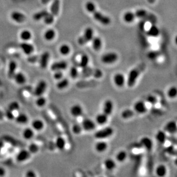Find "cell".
I'll return each instance as SVG.
<instances>
[{
  "mask_svg": "<svg viewBox=\"0 0 177 177\" xmlns=\"http://www.w3.org/2000/svg\"><path fill=\"white\" fill-rule=\"evenodd\" d=\"M70 85V80L67 78H63L62 79L58 80L56 87L59 90H63L64 89H67Z\"/></svg>",
  "mask_w": 177,
  "mask_h": 177,
  "instance_id": "f546056e",
  "label": "cell"
},
{
  "mask_svg": "<svg viewBox=\"0 0 177 177\" xmlns=\"http://www.w3.org/2000/svg\"><path fill=\"white\" fill-rule=\"evenodd\" d=\"M55 36H56V32L52 29H48L45 32L44 35L45 39L46 41H49L53 40Z\"/></svg>",
  "mask_w": 177,
  "mask_h": 177,
  "instance_id": "f35d334b",
  "label": "cell"
},
{
  "mask_svg": "<svg viewBox=\"0 0 177 177\" xmlns=\"http://www.w3.org/2000/svg\"><path fill=\"white\" fill-rule=\"evenodd\" d=\"M50 59V53L49 52L45 51L43 53L40 58L39 64L41 69L45 70L47 68L48 62Z\"/></svg>",
  "mask_w": 177,
  "mask_h": 177,
  "instance_id": "e0dca14e",
  "label": "cell"
},
{
  "mask_svg": "<svg viewBox=\"0 0 177 177\" xmlns=\"http://www.w3.org/2000/svg\"><path fill=\"white\" fill-rule=\"evenodd\" d=\"M104 168L108 171H112L116 167V161L112 158H107L103 162Z\"/></svg>",
  "mask_w": 177,
  "mask_h": 177,
  "instance_id": "cb8c5ba5",
  "label": "cell"
},
{
  "mask_svg": "<svg viewBox=\"0 0 177 177\" xmlns=\"http://www.w3.org/2000/svg\"><path fill=\"white\" fill-rule=\"evenodd\" d=\"M68 67V63L65 61H59L53 62L51 65V71H63L65 70Z\"/></svg>",
  "mask_w": 177,
  "mask_h": 177,
  "instance_id": "5bb4252c",
  "label": "cell"
},
{
  "mask_svg": "<svg viewBox=\"0 0 177 177\" xmlns=\"http://www.w3.org/2000/svg\"><path fill=\"white\" fill-rule=\"evenodd\" d=\"M13 79L15 80L16 83L18 85L24 84L27 82V78L25 75L21 72H16L14 75Z\"/></svg>",
  "mask_w": 177,
  "mask_h": 177,
  "instance_id": "44dd1931",
  "label": "cell"
},
{
  "mask_svg": "<svg viewBox=\"0 0 177 177\" xmlns=\"http://www.w3.org/2000/svg\"><path fill=\"white\" fill-rule=\"evenodd\" d=\"M94 37V30L91 28H87L85 29L83 36H80L78 40V44L84 45L90 42Z\"/></svg>",
  "mask_w": 177,
  "mask_h": 177,
  "instance_id": "277c9868",
  "label": "cell"
},
{
  "mask_svg": "<svg viewBox=\"0 0 177 177\" xmlns=\"http://www.w3.org/2000/svg\"><path fill=\"white\" fill-rule=\"evenodd\" d=\"M11 18L17 23H22L26 20L25 16L19 12H13L10 15Z\"/></svg>",
  "mask_w": 177,
  "mask_h": 177,
  "instance_id": "ffe728a7",
  "label": "cell"
},
{
  "mask_svg": "<svg viewBox=\"0 0 177 177\" xmlns=\"http://www.w3.org/2000/svg\"><path fill=\"white\" fill-rule=\"evenodd\" d=\"M114 133V130L111 126L103 127L94 133V138L97 140H106Z\"/></svg>",
  "mask_w": 177,
  "mask_h": 177,
  "instance_id": "3957f363",
  "label": "cell"
},
{
  "mask_svg": "<svg viewBox=\"0 0 177 177\" xmlns=\"http://www.w3.org/2000/svg\"><path fill=\"white\" fill-rule=\"evenodd\" d=\"M25 177H36V174L35 171L33 170H29L25 173Z\"/></svg>",
  "mask_w": 177,
  "mask_h": 177,
  "instance_id": "9f6ffc18",
  "label": "cell"
},
{
  "mask_svg": "<svg viewBox=\"0 0 177 177\" xmlns=\"http://www.w3.org/2000/svg\"><path fill=\"white\" fill-rule=\"evenodd\" d=\"M112 80L114 85L118 89L124 87L126 84V78L124 74L121 72L116 73L113 76Z\"/></svg>",
  "mask_w": 177,
  "mask_h": 177,
  "instance_id": "ba28073f",
  "label": "cell"
},
{
  "mask_svg": "<svg viewBox=\"0 0 177 177\" xmlns=\"http://www.w3.org/2000/svg\"><path fill=\"white\" fill-rule=\"evenodd\" d=\"M22 136L26 140L31 139L34 136V130L33 128L28 127L24 130L22 131Z\"/></svg>",
  "mask_w": 177,
  "mask_h": 177,
  "instance_id": "e575fe53",
  "label": "cell"
},
{
  "mask_svg": "<svg viewBox=\"0 0 177 177\" xmlns=\"http://www.w3.org/2000/svg\"><path fill=\"white\" fill-rule=\"evenodd\" d=\"M133 109L135 114L139 115L145 114L148 111L146 103L142 100L135 102L133 105Z\"/></svg>",
  "mask_w": 177,
  "mask_h": 177,
  "instance_id": "8992f818",
  "label": "cell"
},
{
  "mask_svg": "<svg viewBox=\"0 0 177 177\" xmlns=\"http://www.w3.org/2000/svg\"><path fill=\"white\" fill-rule=\"evenodd\" d=\"M35 104L38 107L42 108V107H44L45 104H46V99L43 95L37 96V99L36 100Z\"/></svg>",
  "mask_w": 177,
  "mask_h": 177,
  "instance_id": "ee69618b",
  "label": "cell"
},
{
  "mask_svg": "<svg viewBox=\"0 0 177 177\" xmlns=\"http://www.w3.org/2000/svg\"><path fill=\"white\" fill-rule=\"evenodd\" d=\"M118 60V54L113 52H107L102 55L101 62L106 65H111L116 62Z\"/></svg>",
  "mask_w": 177,
  "mask_h": 177,
  "instance_id": "5b68a950",
  "label": "cell"
},
{
  "mask_svg": "<svg viewBox=\"0 0 177 177\" xmlns=\"http://www.w3.org/2000/svg\"><path fill=\"white\" fill-rule=\"evenodd\" d=\"M139 144L142 148L148 152H151L153 149L154 143L152 140L149 136H143L139 141Z\"/></svg>",
  "mask_w": 177,
  "mask_h": 177,
  "instance_id": "8fae6325",
  "label": "cell"
},
{
  "mask_svg": "<svg viewBox=\"0 0 177 177\" xmlns=\"http://www.w3.org/2000/svg\"><path fill=\"white\" fill-rule=\"evenodd\" d=\"M48 13H49L48 12V11H46L45 10H42V11L38 12L35 14H34L33 16V18L36 21H38L44 18Z\"/></svg>",
  "mask_w": 177,
  "mask_h": 177,
  "instance_id": "bcb514c9",
  "label": "cell"
},
{
  "mask_svg": "<svg viewBox=\"0 0 177 177\" xmlns=\"http://www.w3.org/2000/svg\"><path fill=\"white\" fill-rule=\"evenodd\" d=\"M128 154L125 150L119 151L115 155V160L119 163H123L127 158Z\"/></svg>",
  "mask_w": 177,
  "mask_h": 177,
  "instance_id": "4dcf8cb0",
  "label": "cell"
},
{
  "mask_svg": "<svg viewBox=\"0 0 177 177\" xmlns=\"http://www.w3.org/2000/svg\"><path fill=\"white\" fill-rule=\"evenodd\" d=\"M53 72V78L54 80L58 81L64 78V73L62 71H54Z\"/></svg>",
  "mask_w": 177,
  "mask_h": 177,
  "instance_id": "db71d44e",
  "label": "cell"
},
{
  "mask_svg": "<svg viewBox=\"0 0 177 177\" xmlns=\"http://www.w3.org/2000/svg\"><path fill=\"white\" fill-rule=\"evenodd\" d=\"M166 133L170 135H174L177 133V125L176 122L171 120L168 122L163 127V129Z\"/></svg>",
  "mask_w": 177,
  "mask_h": 177,
  "instance_id": "4fadbf2b",
  "label": "cell"
},
{
  "mask_svg": "<svg viewBox=\"0 0 177 177\" xmlns=\"http://www.w3.org/2000/svg\"><path fill=\"white\" fill-rule=\"evenodd\" d=\"M6 170L5 169L2 168V167H0V177H4L6 175Z\"/></svg>",
  "mask_w": 177,
  "mask_h": 177,
  "instance_id": "680465c9",
  "label": "cell"
},
{
  "mask_svg": "<svg viewBox=\"0 0 177 177\" xmlns=\"http://www.w3.org/2000/svg\"><path fill=\"white\" fill-rule=\"evenodd\" d=\"M4 116L8 119H9V120H14L15 118V115H14V113H13V111L10 110L9 109H7L6 110V111L4 112Z\"/></svg>",
  "mask_w": 177,
  "mask_h": 177,
  "instance_id": "11a10c76",
  "label": "cell"
},
{
  "mask_svg": "<svg viewBox=\"0 0 177 177\" xmlns=\"http://www.w3.org/2000/svg\"><path fill=\"white\" fill-rule=\"evenodd\" d=\"M108 147V143L105 140H97L94 146L95 150L98 153L104 152L107 150Z\"/></svg>",
  "mask_w": 177,
  "mask_h": 177,
  "instance_id": "9a60e30c",
  "label": "cell"
},
{
  "mask_svg": "<svg viewBox=\"0 0 177 177\" xmlns=\"http://www.w3.org/2000/svg\"><path fill=\"white\" fill-rule=\"evenodd\" d=\"M54 16H53L51 13H48L43 19L44 22L47 25H50L52 24L54 21Z\"/></svg>",
  "mask_w": 177,
  "mask_h": 177,
  "instance_id": "f5cc1de1",
  "label": "cell"
},
{
  "mask_svg": "<svg viewBox=\"0 0 177 177\" xmlns=\"http://www.w3.org/2000/svg\"><path fill=\"white\" fill-rule=\"evenodd\" d=\"M92 46L95 51H99L102 47V41L100 37H95L92 39Z\"/></svg>",
  "mask_w": 177,
  "mask_h": 177,
  "instance_id": "d6a6232c",
  "label": "cell"
},
{
  "mask_svg": "<svg viewBox=\"0 0 177 177\" xmlns=\"http://www.w3.org/2000/svg\"><path fill=\"white\" fill-rule=\"evenodd\" d=\"M144 68V65H140L133 68L129 72L126 78V84L129 88H133L135 86Z\"/></svg>",
  "mask_w": 177,
  "mask_h": 177,
  "instance_id": "7a4b0ae2",
  "label": "cell"
},
{
  "mask_svg": "<svg viewBox=\"0 0 177 177\" xmlns=\"http://www.w3.org/2000/svg\"><path fill=\"white\" fill-rule=\"evenodd\" d=\"M20 48L23 52L27 55H30L34 52L35 48L33 45L26 42L22 43L20 44Z\"/></svg>",
  "mask_w": 177,
  "mask_h": 177,
  "instance_id": "7402d4cb",
  "label": "cell"
},
{
  "mask_svg": "<svg viewBox=\"0 0 177 177\" xmlns=\"http://www.w3.org/2000/svg\"><path fill=\"white\" fill-rule=\"evenodd\" d=\"M108 118L109 116L102 112L96 115L94 121L95 122L96 125H104L108 122Z\"/></svg>",
  "mask_w": 177,
  "mask_h": 177,
  "instance_id": "ac0fdd59",
  "label": "cell"
},
{
  "mask_svg": "<svg viewBox=\"0 0 177 177\" xmlns=\"http://www.w3.org/2000/svg\"><path fill=\"white\" fill-rule=\"evenodd\" d=\"M159 99L154 95H149L146 97V103H149L151 106H154L158 103Z\"/></svg>",
  "mask_w": 177,
  "mask_h": 177,
  "instance_id": "d590c367",
  "label": "cell"
},
{
  "mask_svg": "<svg viewBox=\"0 0 177 177\" xmlns=\"http://www.w3.org/2000/svg\"><path fill=\"white\" fill-rule=\"evenodd\" d=\"M60 0H53L51 6V13L54 16H57L60 10Z\"/></svg>",
  "mask_w": 177,
  "mask_h": 177,
  "instance_id": "83f0119b",
  "label": "cell"
},
{
  "mask_svg": "<svg viewBox=\"0 0 177 177\" xmlns=\"http://www.w3.org/2000/svg\"><path fill=\"white\" fill-rule=\"evenodd\" d=\"M155 172L158 177H165L168 173V168L165 165L160 164L157 166L155 170Z\"/></svg>",
  "mask_w": 177,
  "mask_h": 177,
  "instance_id": "484cf974",
  "label": "cell"
},
{
  "mask_svg": "<svg viewBox=\"0 0 177 177\" xmlns=\"http://www.w3.org/2000/svg\"><path fill=\"white\" fill-rule=\"evenodd\" d=\"M20 37L24 41H28L32 38V33L28 30H24L20 33Z\"/></svg>",
  "mask_w": 177,
  "mask_h": 177,
  "instance_id": "c3c4849f",
  "label": "cell"
},
{
  "mask_svg": "<svg viewBox=\"0 0 177 177\" xmlns=\"http://www.w3.org/2000/svg\"><path fill=\"white\" fill-rule=\"evenodd\" d=\"M103 76V72L102 71H100V70H96V71L94 72V77L97 78V79H100Z\"/></svg>",
  "mask_w": 177,
  "mask_h": 177,
  "instance_id": "6f0895ef",
  "label": "cell"
},
{
  "mask_svg": "<svg viewBox=\"0 0 177 177\" xmlns=\"http://www.w3.org/2000/svg\"><path fill=\"white\" fill-rule=\"evenodd\" d=\"M17 64L15 61H11L9 62L8 70V76L9 79H13L14 75L17 72Z\"/></svg>",
  "mask_w": 177,
  "mask_h": 177,
  "instance_id": "d4e9b609",
  "label": "cell"
},
{
  "mask_svg": "<svg viewBox=\"0 0 177 177\" xmlns=\"http://www.w3.org/2000/svg\"><path fill=\"white\" fill-rule=\"evenodd\" d=\"M55 146L59 150L62 151L66 147V141L62 136H57L55 141Z\"/></svg>",
  "mask_w": 177,
  "mask_h": 177,
  "instance_id": "4316f807",
  "label": "cell"
},
{
  "mask_svg": "<svg viewBox=\"0 0 177 177\" xmlns=\"http://www.w3.org/2000/svg\"><path fill=\"white\" fill-rule=\"evenodd\" d=\"M147 35L153 37H156L160 35V30L158 28L155 26V25H152L149 29V30L147 32Z\"/></svg>",
  "mask_w": 177,
  "mask_h": 177,
  "instance_id": "74e56055",
  "label": "cell"
},
{
  "mask_svg": "<svg viewBox=\"0 0 177 177\" xmlns=\"http://www.w3.org/2000/svg\"><path fill=\"white\" fill-rule=\"evenodd\" d=\"M80 124L82 127L83 130L86 132H91L95 130L97 125L94 120L89 118H84L81 121Z\"/></svg>",
  "mask_w": 177,
  "mask_h": 177,
  "instance_id": "52a82bcc",
  "label": "cell"
},
{
  "mask_svg": "<svg viewBox=\"0 0 177 177\" xmlns=\"http://www.w3.org/2000/svg\"><path fill=\"white\" fill-rule=\"evenodd\" d=\"M135 17H135V13H133V12H126L123 16L124 21L127 23L133 22Z\"/></svg>",
  "mask_w": 177,
  "mask_h": 177,
  "instance_id": "ab89813d",
  "label": "cell"
},
{
  "mask_svg": "<svg viewBox=\"0 0 177 177\" xmlns=\"http://www.w3.org/2000/svg\"><path fill=\"white\" fill-rule=\"evenodd\" d=\"M135 114V112L131 108H125L123 110L121 113H120V116L121 118L123 120H129L133 118Z\"/></svg>",
  "mask_w": 177,
  "mask_h": 177,
  "instance_id": "603a6c76",
  "label": "cell"
},
{
  "mask_svg": "<svg viewBox=\"0 0 177 177\" xmlns=\"http://www.w3.org/2000/svg\"><path fill=\"white\" fill-rule=\"evenodd\" d=\"M5 116H4V113L2 112L1 110H0V120H2L4 119Z\"/></svg>",
  "mask_w": 177,
  "mask_h": 177,
  "instance_id": "91938a15",
  "label": "cell"
},
{
  "mask_svg": "<svg viewBox=\"0 0 177 177\" xmlns=\"http://www.w3.org/2000/svg\"><path fill=\"white\" fill-rule=\"evenodd\" d=\"M31 154L28 150H21L18 152L16 160L18 162H24L28 160L30 157Z\"/></svg>",
  "mask_w": 177,
  "mask_h": 177,
  "instance_id": "2e32d148",
  "label": "cell"
},
{
  "mask_svg": "<svg viewBox=\"0 0 177 177\" xmlns=\"http://www.w3.org/2000/svg\"><path fill=\"white\" fill-rule=\"evenodd\" d=\"M44 122L39 119H36L35 120H33L32 122V127L35 131H41L44 129Z\"/></svg>",
  "mask_w": 177,
  "mask_h": 177,
  "instance_id": "f1b7e54d",
  "label": "cell"
},
{
  "mask_svg": "<svg viewBox=\"0 0 177 177\" xmlns=\"http://www.w3.org/2000/svg\"><path fill=\"white\" fill-rule=\"evenodd\" d=\"M83 128L81 124L78 123H75L73 124L72 127V132L75 135H79L83 131Z\"/></svg>",
  "mask_w": 177,
  "mask_h": 177,
  "instance_id": "7dc6e473",
  "label": "cell"
},
{
  "mask_svg": "<svg viewBox=\"0 0 177 177\" xmlns=\"http://www.w3.org/2000/svg\"><path fill=\"white\" fill-rule=\"evenodd\" d=\"M165 151L168 154V155H170L172 156L176 155V154H177L176 149L174 146L173 144H171L170 146H167L165 149Z\"/></svg>",
  "mask_w": 177,
  "mask_h": 177,
  "instance_id": "816d5d0a",
  "label": "cell"
},
{
  "mask_svg": "<svg viewBox=\"0 0 177 177\" xmlns=\"http://www.w3.org/2000/svg\"><path fill=\"white\" fill-rule=\"evenodd\" d=\"M86 8L89 12L92 14L95 20L100 24L104 25H108L111 23V19L110 17L103 15L100 12L97 11L96 9L95 5L92 2H87L86 4Z\"/></svg>",
  "mask_w": 177,
  "mask_h": 177,
  "instance_id": "6da1fadb",
  "label": "cell"
},
{
  "mask_svg": "<svg viewBox=\"0 0 177 177\" xmlns=\"http://www.w3.org/2000/svg\"><path fill=\"white\" fill-rule=\"evenodd\" d=\"M70 76L72 79H76L78 78L79 75V72L76 67L73 66L70 68L69 71Z\"/></svg>",
  "mask_w": 177,
  "mask_h": 177,
  "instance_id": "7bdbcfd3",
  "label": "cell"
},
{
  "mask_svg": "<svg viewBox=\"0 0 177 177\" xmlns=\"http://www.w3.org/2000/svg\"><path fill=\"white\" fill-rule=\"evenodd\" d=\"M160 55V53L159 51H150L147 53V56L149 60H152V61H154L159 58Z\"/></svg>",
  "mask_w": 177,
  "mask_h": 177,
  "instance_id": "b9f144b4",
  "label": "cell"
},
{
  "mask_svg": "<svg viewBox=\"0 0 177 177\" xmlns=\"http://www.w3.org/2000/svg\"><path fill=\"white\" fill-rule=\"evenodd\" d=\"M114 109V104L112 100L106 99L103 103L102 106V112L110 116L112 115Z\"/></svg>",
  "mask_w": 177,
  "mask_h": 177,
  "instance_id": "30bf717a",
  "label": "cell"
},
{
  "mask_svg": "<svg viewBox=\"0 0 177 177\" xmlns=\"http://www.w3.org/2000/svg\"><path fill=\"white\" fill-rule=\"evenodd\" d=\"M135 15L136 17L140 18H146L148 17L147 16L149 15L147 10L144 9H138L137 10L135 13Z\"/></svg>",
  "mask_w": 177,
  "mask_h": 177,
  "instance_id": "f6af8a7d",
  "label": "cell"
},
{
  "mask_svg": "<svg viewBox=\"0 0 177 177\" xmlns=\"http://www.w3.org/2000/svg\"><path fill=\"white\" fill-rule=\"evenodd\" d=\"M48 87V84L44 80H40L36 86L34 94L37 97L43 95Z\"/></svg>",
  "mask_w": 177,
  "mask_h": 177,
  "instance_id": "9c48e42d",
  "label": "cell"
},
{
  "mask_svg": "<svg viewBox=\"0 0 177 177\" xmlns=\"http://www.w3.org/2000/svg\"><path fill=\"white\" fill-rule=\"evenodd\" d=\"M167 96L169 99H174L176 98L177 96V87L174 86H172L168 88L167 91Z\"/></svg>",
  "mask_w": 177,
  "mask_h": 177,
  "instance_id": "8d00e7d4",
  "label": "cell"
},
{
  "mask_svg": "<svg viewBox=\"0 0 177 177\" xmlns=\"http://www.w3.org/2000/svg\"><path fill=\"white\" fill-rule=\"evenodd\" d=\"M16 122L20 124H27L29 120V118L27 114L24 113H21L15 118Z\"/></svg>",
  "mask_w": 177,
  "mask_h": 177,
  "instance_id": "836d02e7",
  "label": "cell"
},
{
  "mask_svg": "<svg viewBox=\"0 0 177 177\" xmlns=\"http://www.w3.org/2000/svg\"><path fill=\"white\" fill-rule=\"evenodd\" d=\"M70 113L75 118H78L82 116L84 114L83 107L79 104H75L70 107Z\"/></svg>",
  "mask_w": 177,
  "mask_h": 177,
  "instance_id": "7c38bea8",
  "label": "cell"
},
{
  "mask_svg": "<svg viewBox=\"0 0 177 177\" xmlns=\"http://www.w3.org/2000/svg\"><path fill=\"white\" fill-rule=\"evenodd\" d=\"M51 0H41V2L43 4H48L49 2H50Z\"/></svg>",
  "mask_w": 177,
  "mask_h": 177,
  "instance_id": "94428289",
  "label": "cell"
},
{
  "mask_svg": "<svg viewBox=\"0 0 177 177\" xmlns=\"http://www.w3.org/2000/svg\"><path fill=\"white\" fill-rule=\"evenodd\" d=\"M20 108V106L19 103L17 101H13L9 103L8 109L14 112V111L19 110Z\"/></svg>",
  "mask_w": 177,
  "mask_h": 177,
  "instance_id": "f907efd6",
  "label": "cell"
},
{
  "mask_svg": "<svg viewBox=\"0 0 177 177\" xmlns=\"http://www.w3.org/2000/svg\"><path fill=\"white\" fill-rule=\"evenodd\" d=\"M155 139L160 144H164L168 139V133L163 130H159L155 134Z\"/></svg>",
  "mask_w": 177,
  "mask_h": 177,
  "instance_id": "d6986e66",
  "label": "cell"
},
{
  "mask_svg": "<svg viewBox=\"0 0 177 177\" xmlns=\"http://www.w3.org/2000/svg\"><path fill=\"white\" fill-rule=\"evenodd\" d=\"M28 150L29 151V152L31 154H36V153L38 152V151H39V147L37 144H36L35 143H32L29 145Z\"/></svg>",
  "mask_w": 177,
  "mask_h": 177,
  "instance_id": "681fc988",
  "label": "cell"
},
{
  "mask_svg": "<svg viewBox=\"0 0 177 177\" xmlns=\"http://www.w3.org/2000/svg\"><path fill=\"white\" fill-rule=\"evenodd\" d=\"M59 52L62 56H67L71 52V48L68 45H62L59 48Z\"/></svg>",
  "mask_w": 177,
  "mask_h": 177,
  "instance_id": "60d3db41",
  "label": "cell"
},
{
  "mask_svg": "<svg viewBox=\"0 0 177 177\" xmlns=\"http://www.w3.org/2000/svg\"><path fill=\"white\" fill-rule=\"evenodd\" d=\"M89 62V56L86 54H83L80 57V61L79 62V66L82 69H86L88 67Z\"/></svg>",
  "mask_w": 177,
  "mask_h": 177,
  "instance_id": "1f68e13d",
  "label": "cell"
}]
</instances>
